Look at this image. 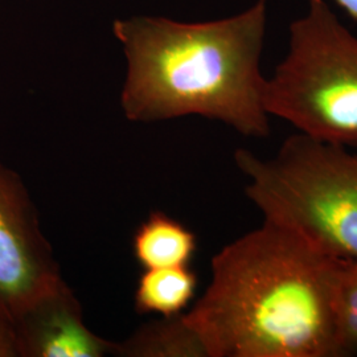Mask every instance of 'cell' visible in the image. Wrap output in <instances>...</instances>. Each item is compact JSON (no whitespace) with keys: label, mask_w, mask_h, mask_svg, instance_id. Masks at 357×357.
Masks as SVG:
<instances>
[{"label":"cell","mask_w":357,"mask_h":357,"mask_svg":"<svg viewBox=\"0 0 357 357\" xmlns=\"http://www.w3.org/2000/svg\"><path fill=\"white\" fill-rule=\"evenodd\" d=\"M339 261L264 220L212 258L211 282L184 317L208 357H339Z\"/></svg>","instance_id":"6da1fadb"},{"label":"cell","mask_w":357,"mask_h":357,"mask_svg":"<svg viewBox=\"0 0 357 357\" xmlns=\"http://www.w3.org/2000/svg\"><path fill=\"white\" fill-rule=\"evenodd\" d=\"M266 28V0L211 22L115 20L113 32L128 60L123 114L144 123L199 115L243 137L266 138L270 115L261 70Z\"/></svg>","instance_id":"7a4b0ae2"},{"label":"cell","mask_w":357,"mask_h":357,"mask_svg":"<svg viewBox=\"0 0 357 357\" xmlns=\"http://www.w3.org/2000/svg\"><path fill=\"white\" fill-rule=\"evenodd\" d=\"M245 195L326 255L357 258V150L295 132L273 156L237 149Z\"/></svg>","instance_id":"3957f363"},{"label":"cell","mask_w":357,"mask_h":357,"mask_svg":"<svg viewBox=\"0 0 357 357\" xmlns=\"http://www.w3.org/2000/svg\"><path fill=\"white\" fill-rule=\"evenodd\" d=\"M265 107L318 141L357 150V36L326 0H307L289 45L266 77Z\"/></svg>","instance_id":"277c9868"},{"label":"cell","mask_w":357,"mask_h":357,"mask_svg":"<svg viewBox=\"0 0 357 357\" xmlns=\"http://www.w3.org/2000/svg\"><path fill=\"white\" fill-rule=\"evenodd\" d=\"M63 283L23 178L0 162V312L13 321Z\"/></svg>","instance_id":"5b68a950"},{"label":"cell","mask_w":357,"mask_h":357,"mask_svg":"<svg viewBox=\"0 0 357 357\" xmlns=\"http://www.w3.org/2000/svg\"><path fill=\"white\" fill-rule=\"evenodd\" d=\"M19 357H105L113 342L90 330L73 290L63 283L13 320Z\"/></svg>","instance_id":"8992f818"},{"label":"cell","mask_w":357,"mask_h":357,"mask_svg":"<svg viewBox=\"0 0 357 357\" xmlns=\"http://www.w3.org/2000/svg\"><path fill=\"white\" fill-rule=\"evenodd\" d=\"M196 249V234L158 211L150 213L132 237V255L143 268L188 266Z\"/></svg>","instance_id":"52a82bcc"},{"label":"cell","mask_w":357,"mask_h":357,"mask_svg":"<svg viewBox=\"0 0 357 357\" xmlns=\"http://www.w3.org/2000/svg\"><path fill=\"white\" fill-rule=\"evenodd\" d=\"M112 356L208 357L204 344L184 314L144 323L121 342H113Z\"/></svg>","instance_id":"ba28073f"},{"label":"cell","mask_w":357,"mask_h":357,"mask_svg":"<svg viewBox=\"0 0 357 357\" xmlns=\"http://www.w3.org/2000/svg\"><path fill=\"white\" fill-rule=\"evenodd\" d=\"M197 289V275L188 266L143 268L134 293L135 311L142 315L184 314Z\"/></svg>","instance_id":"9c48e42d"},{"label":"cell","mask_w":357,"mask_h":357,"mask_svg":"<svg viewBox=\"0 0 357 357\" xmlns=\"http://www.w3.org/2000/svg\"><path fill=\"white\" fill-rule=\"evenodd\" d=\"M339 357L357 355V258H340L335 286Z\"/></svg>","instance_id":"30bf717a"},{"label":"cell","mask_w":357,"mask_h":357,"mask_svg":"<svg viewBox=\"0 0 357 357\" xmlns=\"http://www.w3.org/2000/svg\"><path fill=\"white\" fill-rule=\"evenodd\" d=\"M0 357H19L13 321L0 312Z\"/></svg>","instance_id":"8fae6325"},{"label":"cell","mask_w":357,"mask_h":357,"mask_svg":"<svg viewBox=\"0 0 357 357\" xmlns=\"http://www.w3.org/2000/svg\"><path fill=\"white\" fill-rule=\"evenodd\" d=\"M351 19L357 22V0H333Z\"/></svg>","instance_id":"7c38bea8"}]
</instances>
